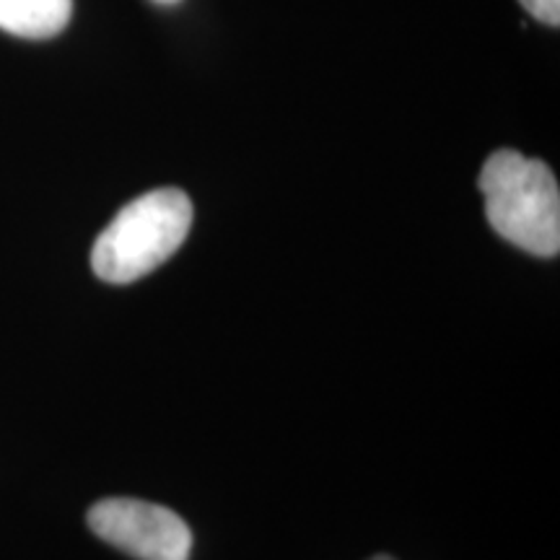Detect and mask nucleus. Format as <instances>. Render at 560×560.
<instances>
[{
	"mask_svg": "<svg viewBox=\"0 0 560 560\" xmlns=\"http://www.w3.org/2000/svg\"><path fill=\"white\" fill-rule=\"evenodd\" d=\"M371 560H395V558H389V556H376V558H371Z\"/></svg>",
	"mask_w": 560,
	"mask_h": 560,
	"instance_id": "0eeeda50",
	"label": "nucleus"
},
{
	"mask_svg": "<svg viewBox=\"0 0 560 560\" xmlns=\"http://www.w3.org/2000/svg\"><path fill=\"white\" fill-rule=\"evenodd\" d=\"M73 0H0V30L24 39H50L68 26Z\"/></svg>",
	"mask_w": 560,
	"mask_h": 560,
	"instance_id": "20e7f679",
	"label": "nucleus"
},
{
	"mask_svg": "<svg viewBox=\"0 0 560 560\" xmlns=\"http://www.w3.org/2000/svg\"><path fill=\"white\" fill-rule=\"evenodd\" d=\"M89 527L104 542L138 560H190L192 532L172 509L140 499H104L89 511Z\"/></svg>",
	"mask_w": 560,
	"mask_h": 560,
	"instance_id": "7ed1b4c3",
	"label": "nucleus"
},
{
	"mask_svg": "<svg viewBox=\"0 0 560 560\" xmlns=\"http://www.w3.org/2000/svg\"><path fill=\"white\" fill-rule=\"evenodd\" d=\"M192 226V202L177 187L140 195L112 219L91 249V268L107 283L149 276L182 247Z\"/></svg>",
	"mask_w": 560,
	"mask_h": 560,
	"instance_id": "f03ea898",
	"label": "nucleus"
},
{
	"mask_svg": "<svg viewBox=\"0 0 560 560\" xmlns=\"http://www.w3.org/2000/svg\"><path fill=\"white\" fill-rule=\"evenodd\" d=\"M520 3L537 21H542V24H548V26L560 24V0H520Z\"/></svg>",
	"mask_w": 560,
	"mask_h": 560,
	"instance_id": "39448f33",
	"label": "nucleus"
},
{
	"mask_svg": "<svg viewBox=\"0 0 560 560\" xmlns=\"http://www.w3.org/2000/svg\"><path fill=\"white\" fill-rule=\"evenodd\" d=\"M156 3H164V5H170V3H179V0H156Z\"/></svg>",
	"mask_w": 560,
	"mask_h": 560,
	"instance_id": "423d86ee",
	"label": "nucleus"
},
{
	"mask_svg": "<svg viewBox=\"0 0 560 560\" xmlns=\"http://www.w3.org/2000/svg\"><path fill=\"white\" fill-rule=\"evenodd\" d=\"M478 187L495 234L535 257L558 255L560 190L545 161L501 149L482 164Z\"/></svg>",
	"mask_w": 560,
	"mask_h": 560,
	"instance_id": "f257e3e1",
	"label": "nucleus"
}]
</instances>
